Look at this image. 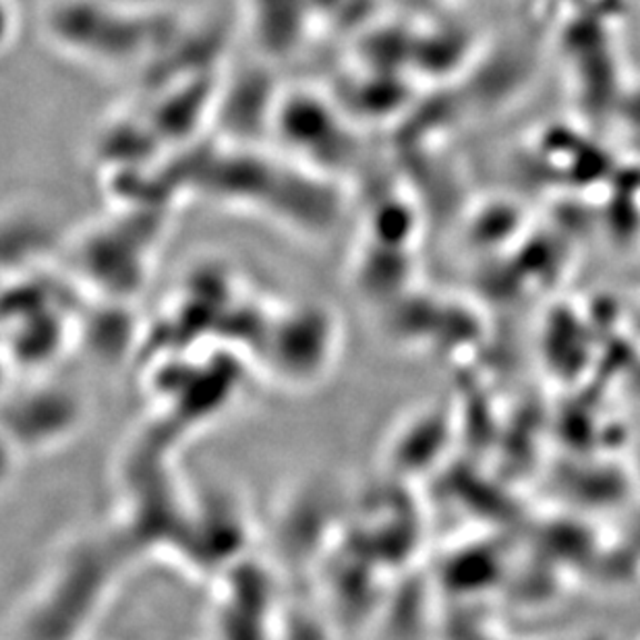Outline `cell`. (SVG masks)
Masks as SVG:
<instances>
[{"instance_id":"obj_1","label":"cell","mask_w":640,"mask_h":640,"mask_svg":"<svg viewBox=\"0 0 640 640\" xmlns=\"http://www.w3.org/2000/svg\"><path fill=\"white\" fill-rule=\"evenodd\" d=\"M639 473H640V462H639Z\"/></svg>"}]
</instances>
